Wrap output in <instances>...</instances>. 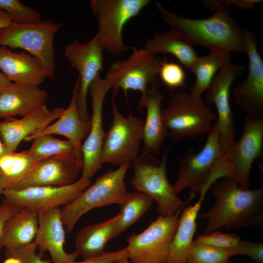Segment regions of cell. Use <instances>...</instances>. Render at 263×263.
I'll list each match as a JSON object with an SVG mask.
<instances>
[{
  "mask_svg": "<svg viewBox=\"0 0 263 263\" xmlns=\"http://www.w3.org/2000/svg\"><path fill=\"white\" fill-rule=\"evenodd\" d=\"M202 3L213 14L196 19L173 13L155 2L161 18L170 29L192 45L205 46L210 52L245 54L243 28L232 16L229 7L222 0H204Z\"/></svg>",
  "mask_w": 263,
  "mask_h": 263,
  "instance_id": "1",
  "label": "cell"
},
{
  "mask_svg": "<svg viewBox=\"0 0 263 263\" xmlns=\"http://www.w3.org/2000/svg\"><path fill=\"white\" fill-rule=\"evenodd\" d=\"M209 189L215 202L210 209L198 215L207 221L203 234L221 227L235 230L263 225V188L244 189L235 179L226 177L215 181Z\"/></svg>",
  "mask_w": 263,
  "mask_h": 263,
  "instance_id": "2",
  "label": "cell"
},
{
  "mask_svg": "<svg viewBox=\"0 0 263 263\" xmlns=\"http://www.w3.org/2000/svg\"><path fill=\"white\" fill-rule=\"evenodd\" d=\"M224 154L216 122L203 149L197 153L190 150L180 159L177 178L173 185L176 193L188 188L191 199L198 194L205 195L213 183L226 177L222 164Z\"/></svg>",
  "mask_w": 263,
  "mask_h": 263,
  "instance_id": "3",
  "label": "cell"
},
{
  "mask_svg": "<svg viewBox=\"0 0 263 263\" xmlns=\"http://www.w3.org/2000/svg\"><path fill=\"white\" fill-rule=\"evenodd\" d=\"M168 150L160 160L154 154H140L131 164L133 176L130 183L138 192L150 196L157 204L159 214L171 216L184 207L187 202L179 198L167 175Z\"/></svg>",
  "mask_w": 263,
  "mask_h": 263,
  "instance_id": "4",
  "label": "cell"
},
{
  "mask_svg": "<svg viewBox=\"0 0 263 263\" xmlns=\"http://www.w3.org/2000/svg\"><path fill=\"white\" fill-rule=\"evenodd\" d=\"M62 27V23L48 19L27 23L13 21L0 30V46L26 51L40 63L47 77L53 78L55 71L54 38Z\"/></svg>",
  "mask_w": 263,
  "mask_h": 263,
  "instance_id": "5",
  "label": "cell"
},
{
  "mask_svg": "<svg viewBox=\"0 0 263 263\" xmlns=\"http://www.w3.org/2000/svg\"><path fill=\"white\" fill-rule=\"evenodd\" d=\"M162 114L166 126L167 137L174 141L208 134L217 120L212 108L201 98L180 91L169 98Z\"/></svg>",
  "mask_w": 263,
  "mask_h": 263,
  "instance_id": "6",
  "label": "cell"
},
{
  "mask_svg": "<svg viewBox=\"0 0 263 263\" xmlns=\"http://www.w3.org/2000/svg\"><path fill=\"white\" fill-rule=\"evenodd\" d=\"M131 164L127 163L115 170L107 171L74 201L61 208L66 233L72 232L80 218L91 209L120 204L128 193L125 177Z\"/></svg>",
  "mask_w": 263,
  "mask_h": 263,
  "instance_id": "7",
  "label": "cell"
},
{
  "mask_svg": "<svg viewBox=\"0 0 263 263\" xmlns=\"http://www.w3.org/2000/svg\"><path fill=\"white\" fill-rule=\"evenodd\" d=\"M150 0H91L90 4L98 21L94 36L98 45L111 54L121 56L130 47L125 45L122 31L126 24L138 16Z\"/></svg>",
  "mask_w": 263,
  "mask_h": 263,
  "instance_id": "8",
  "label": "cell"
},
{
  "mask_svg": "<svg viewBox=\"0 0 263 263\" xmlns=\"http://www.w3.org/2000/svg\"><path fill=\"white\" fill-rule=\"evenodd\" d=\"M113 97V122L105 132L101 152L102 164L121 166L132 162L139 155L143 140L144 120L130 114L124 116Z\"/></svg>",
  "mask_w": 263,
  "mask_h": 263,
  "instance_id": "9",
  "label": "cell"
},
{
  "mask_svg": "<svg viewBox=\"0 0 263 263\" xmlns=\"http://www.w3.org/2000/svg\"><path fill=\"white\" fill-rule=\"evenodd\" d=\"M184 207L171 216L159 214L142 232L130 236L126 247L128 259L135 263H167L169 247Z\"/></svg>",
  "mask_w": 263,
  "mask_h": 263,
  "instance_id": "10",
  "label": "cell"
},
{
  "mask_svg": "<svg viewBox=\"0 0 263 263\" xmlns=\"http://www.w3.org/2000/svg\"><path fill=\"white\" fill-rule=\"evenodd\" d=\"M263 153V118L245 115L242 134L224 152L223 164L228 177L239 187L249 189L250 173L253 162Z\"/></svg>",
  "mask_w": 263,
  "mask_h": 263,
  "instance_id": "11",
  "label": "cell"
},
{
  "mask_svg": "<svg viewBox=\"0 0 263 263\" xmlns=\"http://www.w3.org/2000/svg\"><path fill=\"white\" fill-rule=\"evenodd\" d=\"M132 48L129 57L112 63L106 74L105 78L113 88V97L119 89L126 94L129 90L139 91L143 97L158 75L162 60L145 49Z\"/></svg>",
  "mask_w": 263,
  "mask_h": 263,
  "instance_id": "12",
  "label": "cell"
},
{
  "mask_svg": "<svg viewBox=\"0 0 263 263\" xmlns=\"http://www.w3.org/2000/svg\"><path fill=\"white\" fill-rule=\"evenodd\" d=\"M90 184V179L81 175L74 183L65 186H38L20 190L5 189L2 194V203L27 208L38 213L70 204Z\"/></svg>",
  "mask_w": 263,
  "mask_h": 263,
  "instance_id": "13",
  "label": "cell"
},
{
  "mask_svg": "<svg viewBox=\"0 0 263 263\" xmlns=\"http://www.w3.org/2000/svg\"><path fill=\"white\" fill-rule=\"evenodd\" d=\"M245 54L248 59V72L245 80L233 90L237 105L246 116L263 118V61L257 48V38L250 29L243 28Z\"/></svg>",
  "mask_w": 263,
  "mask_h": 263,
  "instance_id": "14",
  "label": "cell"
},
{
  "mask_svg": "<svg viewBox=\"0 0 263 263\" xmlns=\"http://www.w3.org/2000/svg\"><path fill=\"white\" fill-rule=\"evenodd\" d=\"M103 50L94 37L88 42L75 40L65 46L64 56L71 67L79 74L77 106L81 119L85 122L90 120L87 107L90 86L100 72L104 71Z\"/></svg>",
  "mask_w": 263,
  "mask_h": 263,
  "instance_id": "15",
  "label": "cell"
},
{
  "mask_svg": "<svg viewBox=\"0 0 263 263\" xmlns=\"http://www.w3.org/2000/svg\"><path fill=\"white\" fill-rule=\"evenodd\" d=\"M244 70L242 64H226L214 76L206 91V101L213 103L217 110L216 123L224 152L236 140L234 116L229 100L230 90L233 82Z\"/></svg>",
  "mask_w": 263,
  "mask_h": 263,
  "instance_id": "16",
  "label": "cell"
},
{
  "mask_svg": "<svg viewBox=\"0 0 263 263\" xmlns=\"http://www.w3.org/2000/svg\"><path fill=\"white\" fill-rule=\"evenodd\" d=\"M111 88L109 81L102 79L100 74L91 83L89 93L92 98V114L91 129L82 144V175L91 179L101 168V152L105 132L102 123V109L105 97Z\"/></svg>",
  "mask_w": 263,
  "mask_h": 263,
  "instance_id": "17",
  "label": "cell"
},
{
  "mask_svg": "<svg viewBox=\"0 0 263 263\" xmlns=\"http://www.w3.org/2000/svg\"><path fill=\"white\" fill-rule=\"evenodd\" d=\"M81 167L75 157L56 156L40 161L10 189L20 190L38 186L62 187L77 180Z\"/></svg>",
  "mask_w": 263,
  "mask_h": 263,
  "instance_id": "18",
  "label": "cell"
},
{
  "mask_svg": "<svg viewBox=\"0 0 263 263\" xmlns=\"http://www.w3.org/2000/svg\"><path fill=\"white\" fill-rule=\"evenodd\" d=\"M38 225L34 242L41 251H48L53 263H65L75 261L76 251L68 253L64 249L65 229L60 207L38 213Z\"/></svg>",
  "mask_w": 263,
  "mask_h": 263,
  "instance_id": "19",
  "label": "cell"
},
{
  "mask_svg": "<svg viewBox=\"0 0 263 263\" xmlns=\"http://www.w3.org/2000/svg\"><path fill=\"white\" fill-rule=\"evenodd\" d=\"M79 87V80L77 78L73 87L70 102L61 116L54 123L26 137L24 140L30 141L34 138L42 135L57 134L63 136L74 146L77 161L82 169V141L87 136L90 132L91 120L85 122L80 117L77 106Z\"/></svg>",
  "mask_w": 263,
  "mask_h": 263,
  "instance_id": "20",
  "label": "cell"
},
{
  "mask_svg": "<svg viewBox=\"0 0 263 263\" xmlns=\"http://www.w3.org/2000/svg\"><path fill=\"white\" fill-rule=\"evenodd\" d=\"M164 99V95L160 91L159 82L156 79L139 101V110L145 107L147 113L143 129L141 155L159 154L167 137L168 131L162 114Z\"/></svg>",
  "mask_w": 263,
  "mask_h": 263,
  "instance_id": "21",
  "label": "cell"
},
{
  "mask_svg": "<svg viewBox=\"0 0 263 263\" xmlns=\"http://www.w3.org/2000/svg\"><path fill=\"white\" fill-rule=\"evenodd\" d=\"M64 110L62 107L49 110L44 105L20 119L10 117L0 122V134L7 152H15L22 140L49 125Z\"/></svg>",
  "mask_w": 263,
  "mask_h": 263,
  "instance_id": "22",
  "label": "cell"
},
{
  "mask_svg": "<svg viewBox=\"0 0 263 263\" xmlns=\"http://www.w3.org/2000/svg\"><path fill=\"white\" fill-rule=\"evenodd\" d=\"M48 97L38 86L11 82L0 91V118L24 116L46 105Z\"/></svg>",
  "mask_w": 263,
  "mask_h": 263,
  "instance_id": "23",
  "label": "cell"
},
{
  "mask_svg": "<svg viewBox=\"0 0 263 263\" xmlns=\"http://www.w3.org/2000/svg\"><path fill=\"white\" fill-rule=\"evenodd\" d=\"M0 69L11 82L39 86L47 77L38 60L24 52H13L6 46H0Z\"/></svg>",
  "mask_w": 263,
  "mask_h": 263,
  "instance_id": "24",
  "label": "cell"
},
{
  "mask_svg": "<svg viewBox=\"0 0 263 263\" xmlns=\"http://www.w3.org/2000/svg\"><path fill=\"white\" fill-rule=\"evenodd\" d=\"M38 225V212L22 208L4 224L0 235V245L10 250L32 243Z\"/></svg>",
  "mask_w": 263,
  "mask_h": 263,
  "instance_id": "25",
  "label": "cell"
},
{
  "mask_svg": "<svg viewBox=\"0 0 263 263\" xmlns=\"http://www.w3.org/2000/svg\"><path fill=\"white\" fill-rule=\"evenodd\" d=\"M116 216L106 221L81 228L75 238L76 250L84 260L100 256L105 252L107 243L115 237Z\"/></svg>",
  "mask_w": 263,
  "mask_h": 263,
  "instance_id": "26",
  "label": "cell"
},
{
  "mask_svg": "<svg viewBox=\"0 0 263 263\" xmlns=\"http://www.w3.org/2000/svg\"><path fill=\"white\" fill-rule=\"evenodd\" d=\"M205 195L193 205L184 207L170 244L167 263H186L188 251L193 242L199 215Z\"/></svg>",
  "mask_w": 263,
  "mask_h": 263,
  "instance_id": "27",
  "label": "cell"
},
{
  "mask_svg": "<svg viewBox=\"0 0 263 263\" xmlns=\"http://www.w3.org/2000/svg\"><path fill=\"white\" fill-rule=\"evenodd\" d=\"M145 49L154 55L170 54L188 70L199 56L193 45L170 29L166 32L154 33L147 39Z\"/></svg>",
  "mask_w": 263,
  "mask_h": 263,
  "instance_id": "28",
  "label": "cell"
},
{
  "mask_svg": "<svg viewBox=\"0 0 263 263\" xmlns=\"http://www.w3.org/2000/svg\"><path fill=\"white\" fill-rule=\"evenodd\" d=\"M231 60L229 52H210L203 56H198L189 69L195 76V83L189 94L195 98H201L211 83L215 74Z\"/></svg>",
  "mask_w": 263,
  "mask_h": 263,
  "instance_id": "29",
  "label": "cell"
},
{
  "mask_svg": "<svg viewBox=\"0 0 263 263\" xmlns=\"http://www.w3.org/2000/svg\"><path fill=\"white\" fill-rule=\"evenodd\" d=\"M153 200L141 192H128L119 205L120 210L115 229V237L121 234L138 220L150 207Z\"/></svg>",
  "mask_w": 263,
  "mask_h": 263,
  "instance_id": "30",
  "label": "cell"
},
{
  "mask_svg": "<svg viewBox=\"0 0 263 263\" xmlns=\"http://www.w3.org/2000/svg\"><path fill=\"white\" fill-rule=\"evenodd\" d=\"M28 150L8 153L0 158V173L5 189L10 188L36 164Z\"/></svg>",
  "mask_w": 263,
  "mask_h": 263,
  "instance_id": "31",
  "label": "cell"
},
{
  "mask_svg": "<svg viewBox=\"0 0 263 263\" xmlns=\"http://www.w3.org/2000/svg\"><path fill=\"white\" fill-rule=\"evenodd\" d=\"M32 140V144L28 150L37 162L60 156H73L76 159L75 148L68 140H61L52 135L38 136Z\"/></svg>",
  "mask_w": 263,
  "mask_h": 263,
  "instance_id": "32",
  "label": "cell"
},
{
  "mask_svg": "<svg viewBox=\"0 0 263 263\" xmlns=\"http://www.w3.org/2000/svg\"><path fill=\"white\" fill-rule=\"evenodd\" d=\"M230 257L226 249L193 240L188 251L186 263H229Z\"/></svg>",
  "mask_w": 263,
  "mask_h": 263,
  "instance_id": "33",
  "label": "cell"
},
{
  "mask_svg": "<svg viewBox=\"0 0 263 263\" xmlns=\"http://www.w3.org/2000/svg\"><path fill=\"white\" fill-rule=\"evenodd\" d=\"M0 10L10 15L15 22L27 23L41 20L38 12L25 5L19 0H0Z\"/></svg>",
  "mask_w": 263,
  "mask_h": 263,
  "instance_id": "34",
  "label": "cell"
},
{
  "mask_svg": "<svg viewBox=\"0 0 263 263\" xmlns=\"http://www.w3.org/2000/svg\"><path fill=\"white\" fill-rule=\"evenodd\" d=\"M158 75L163 84L170 89L185 86V72L182 67L176 63L162 61Z\"/></svg>",
  "mask_w": 263,
  "mask_h": 263,
  "instance_id": "35",
  "label": "cell"
},
{
  "mask_svg": "<svg viewBox=\"0 0 263 263\" xmlns=\"http://www.w3.org/2000/svg\"><path fill=\"white\" fill-rule=\"evenodd\" d=\"M196 241L213 247L227 249L236 246L241 240L238 235L235 234L214 231L197 237Z\"/></svg>",
  "mask_w": 263,
  "mask_h": 263,
  "instance_id": "36",
  "label": "cell"
},
{
  "mask_svg": "<svg viewBox=\"0 0 263 263\" xmlns=\"http://www.w3.org/2000/svg\"><path fill=\"white\" fill-rule=\"evenodd\" d=\"M226 249L230 257L244 255L256 263H263V243L241 240L236 246Z\"/></svg>",
  "mask_w": 263,
  "mask_h": 263,
  "instance_id": "37",
  "label": "cell"
},
{
  "mask_svg": "<svg viewBox=\"0 0 263 263\" xmlns=\"http://www.w3.org/2000/svg\"><path fill=\"white\" fill-rule=\"evenodd\" d=\"M37 245L32 243L16 248L6 250L7 257L18 259L20 263H51L50 261L41 259L36 253Z\"/></svg>",
  "mask_w": 263,
  "mask_h": 263,
  "instance_id": "38",
  "label": "cell"
},
{
  "mask_svg": "<svg viewBox=\"0 0 263 263\" xmlns=\"http://www.w3.org/2000/svg\"><path fill=\"white\" fill-rule=\"evenodd\" d=\"M125 257H128L126 247L116 251H105L102 255L96 258L84 260L80 262L73 261L65 263H112L119 259Z\"/></svg>",
  "mask_w": 263,
  "mask_h": 263,
  "instance_id": "39",
  "label": "cell"
},
{
  "mask_svg": "<svg viewBox=\"0 0 263 263\" xmlns=\"http://www.w3.org/2000/svg\"><path fill=\"white\" fill-rule=\"evenodd\" d=\"M22 208L3 203L0 205V235L7 220Z\"/></svg>",
  "mask_w": 263,
  "mask_h": 263,
  "instance_id": "40",
  "label": "cell"
},
{
  "mask_svg": "<svg viewBox=\"0 0 263 263\" xmlns=\"http://www.w3.org/2000/svg\"><path fill=\"white\" fill-rule=\"evenodd\" d=\"M262 0H222L223 3L229 7L230 4L236 5V7L241 9H252L255 5Z\"/></svg>",
  "mask_w": 263,
  "mask_h": 263,
  "instance_id": "41",
  "label": "cell"
},
{
  "mask_svg": "<svg viewBox=\"0 0 263 263\" xmlns=\"http://www.w3.org/2000/svg\"><path fill=\"white\" fill-rule=\"evenodd\" d=\"M13 21V18L10 15L0 10V30L9 26Z\"/></svg>",
  "mask_w": 263,
  "mask_h": 263,
  "instance_id": "42",
  "label": "cell"
},
{
  "mask_svg": "<svg viewBox=\"0 0 263 263\" xmlns=\"http://www.w3.org/2000/svg\"><path fill=\"white\" fill-rule=\"evenodd\" d=\"M11 82L2 73L0 72V91Z\"/></svg>",
  "mask_w": 263,
  "mask_h": 263,
  "instance_id": "43",
  "label": "cell"
},
{
  "mask_svg": "<svg viewBox=\"0 0 263 263\" xmlns=\"http://www.w3.org/2000/svg\"><path fill=\"white\" fill-rule=\"evenodd\" d=\"M1 139L0 134V158L5 154L8 153Z\"/></svg>",
  "mask_w": 263,
  "mask_h": 263,
  "instance_id": "44",
  "label": "cell"
},
{
  "mask_svg": "<svg viewBox=\"0 0 263 263\" xmlns=\"http://www.w3.org/2000/svg\"><path fill=\"white\" fill-rule=\"evenodd\" d=\"M3 263H20L19 260L14 257H7Z\"/></svg>",
  "mask_w": 263,
  "mask_h": 263,
  "instance_id": "45",
  "label": "cell"
},
{
  "mask_svg": "<svg viewBox=\"0 0 263 263\" xmlns=\"http://www.w3.org/2000/svg\"><path fill=\"white\" fill-rule=\"evenodd\" d=\"M113 263H135L131 261L128 257L119 259L113 262Z\"/></svg>",
  "mask_w": 263,
  "mask_h": 263,
  "instance_id": "46",
  "label": "cell"
},
{
  "mask_svg": "<svg viewBox=\"0 0 263 263\" xmlns=\"http://www.w3.org/2000/svg\"><path fill=\"white\" fill-rule=\"evenodd\" d=\"M5 190L4 183L3 179L0 173V196L3 194V191Z\"/></svg>",
  "mask_w": 263,
  "mask_h": 263,
  "instance_id": "47",
  "label": "cell"
},
{
  "mask_svg": "<svg viewBox=\"0 0 263 263\" xmlns=\"http://www.w3.org/2000/svg\"><path fill=\"white\" fill-rule=\"evenodd\" d=\"M2 248V246L0 245V250Z\"/></svg>",
  "mask_w": 263,
  "mask_h": 263,
  "instance_id": "48",
  "label": "cell"
},
{
  "mask_svg": "<svg viewBox=\"0 0 263 263\" xmlns=\"http://www.w3.org/2000/svg\"></svg>",
  "mask_w": 263,
  "mask_h": 263,
  "instance_id": "49",
  "label": "cell"
}]
</instances>
